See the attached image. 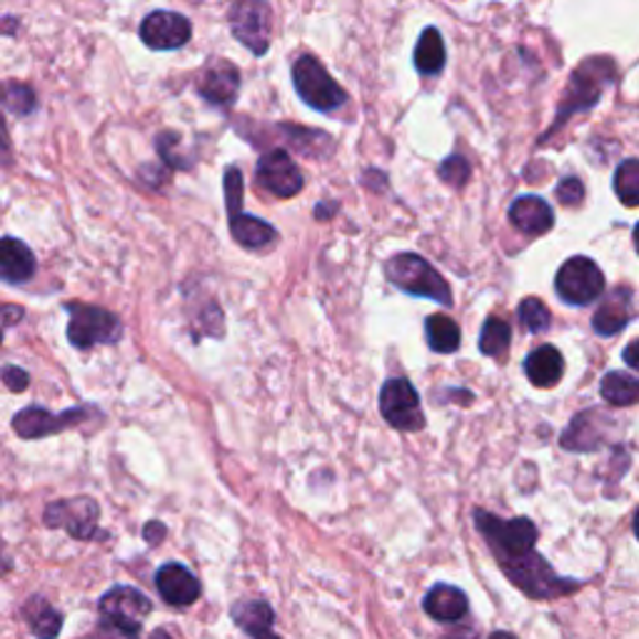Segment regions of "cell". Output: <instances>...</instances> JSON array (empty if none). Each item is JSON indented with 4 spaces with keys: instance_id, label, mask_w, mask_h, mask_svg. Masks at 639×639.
<instances>
[{
    "instance_id": "cell-44",
    "label": "cell",
    "mask_w": 639,
    "mask_h": 639,
    "mask_svg": "<svg viewBox=\"0 0 639 639\" xmlns=\"http://www.w3.org/2000/svg\"><path fill=\"white\" fill-rule=\"evenodd\" d=\"M635 247H637V253H639V223L635 227Z\"/></svg>"
},
{
    "instance_id": "cell-36",
    "label": "cell",
    "mask_w": 639,
    "mask_h": 639,
    "mask_svg": "<svg viewBox=\"0 0 639 639\" xmlns=\"http://www.w3.org/2000/svg\"><path fill=\"white\" fill-rule=\"evenodd\" d=\"M3 383H6L8 390H13V393H23V390L28 387V383H31V377H28L25 370L15 368V365H8L3 370Z\"/></svg>"
},
{
    "instance_id": "cell-15",
    "label": "cell",
    "mask_w": 639,
    "mask_h": 639,
    "mask_svg": "<svg viewBox=\"0 0 639 639\" xmlns=\"http://www.w3.org/2000/svg\"><path fill=\"white\" fill-rule=\"evenodd\" d=\"M156 587L160 597L173 607H190L203 593L193 572L185 565H178V562H168L156 572Z\"/></svg>"
},
{
    "instance_id": "cell-7",
    "label": "cell",
    "mask_w": 639,
    "mask_h": 639,
    "mask_svg": "<svg viewBox=\"0 0 639 639\" xmlns=\"http://www.w3.org/2000/svg\"><path fill=\"white\" fill-rule=\"evenodd\" d=\"M555 290L567 305L585 308V305L595 302L605 292V275L589 257H569L557 273Z\"/></svg>"
},
{
    "instance_id": "cell-40",
    "label": "cell",
    "mask_w": 639,
    "mask_h": 639,
    "mask_svg": "<svg viewBox=\"0 0 639 639\" xmlns=\"http://www.w3.org/2000/svg\"><path fill=\"white\" fill-rule=\"evenodd\" d=\"M13 318H23V308H13V305H8V308H6V326H11Z\"/></svg>"
},
{
    "instance_id": "cell-34",
    "label": "cell",
    "mask_w": 639,
    "mask_h": 639,
    "mask_svg": "<svg viewBox=\"0 0 639 639\" xmlns=\"http://www.w3.org/2000/svg\"><path fill=\"white\" fill-rule=\"evenodd\" d=\"M440 178L445 180L447 185H452V188H462L467 183V178H470V163L462 156H450L445 160V163L440 166Z\"/></svg>"
},
{
    "instance_id": "cell-29",
    "label": "cell",
    "mask_w": 639,
    "mask_h": 639,
    "mask_svg": "<svg viewBox=\"0 0 639 639\" xmlns=\"http://www.w3.org/2000/svg\"><path fill=\"white\" fill-rule=\"evenodd\" d=\"M512 342V330L502 318H490L482 326L480 336V352L488 358H502L504 352L510 350Z\"/></svg>"
},
{
    "instance_id": "cell-28",
    "label": "cell",
    "mask_w": 639,
    "mask_h": 639,
    "mask_svg": "<svg viewBox=\"0 0 639 639\" xmlns=\"http://www.w3.org/2000/svg\"><path fill=\"white\" fill-rule=\"evenodd\" d=\"M425 338L427 345H430L435 352H443V355H450L457 348H460V328L452 318L447 315H433L425 322Z\"/></svg>"
},
{
    "instance_id": "cell-45",
    "label": "cell",
    "mask_w": 639,
    "mask_h": 639,
    "mask_svg": "<svg viewBox=\"0 0 639 639\" xmlns=\"http://www.w3.org/2000/svg\"><path fill=\"white\" fill-rule=\"evenodd\" d=\"M257 639H283V637H278L275 632H268V635H263V637H257Z\"/></svg>"
},
{
    "instance_id": "cell-20",
    "label": "cell",
    "mask_w": 639,
    "mask_h": 639,
    "mask_svg": "<svg viewBox=\"0 0 639 639\" xmlns=\"http://www.w3.org/2000/svg\"><path fill=\"white\" fill-rule=\"evenodd\" d=\"M510 223L528 235H542L555 225V213L537 195H522L510 205Z\"/></svg>"
},
{
    "instance_id": "cell-2",
    "label": "cell",
    "mask_w": 639,
    "mask_h": 639,
    "mask_svg": "<svg viewBox=\"0 0 639 639\" xmlns=\"http://www.w3.org/2000/svg\"><path fill=\"white\" fill-rule=\"evenodd\" d=\"M500 567L512 585L520 587L522 593L532 599H555V597L575 593V589L579 587V582H572L567 577L555 575V569H552L545 562V557L537 555L535 550L522 557L502 562Z\"/></svg>"
},
{
    "instance_id": "cell-43",
    "label": "cell",
    "mask_w": 639,
    "mask_h": 639,
    "mask_svg": "<svg viewBox=\"0 0 639 639\" xmlns=\"http://www.w3.org/2000/svg\"><path fill=\"white\" fill-rule=\"evenodd\" d=\"M635 535H637V540H639V510H637V514H635Z\"/></svg>"
},
{
    "instance_id": "cell-18",
    "label": "cell",
    "mask_w": 639,
    "mask_h": 639,
    "mask_svg": "<svg viewBox=\"0 0 639 639\" xmlns=\"http://www.w3.org/2000/svg\"><path fill=\"white\" fill-rule=\"evenodd\" d=\"M423 607H425V613L435 619V622H443V625L462 622L467 613H470V603H467V595L462 593V589L445 585V582L435 585L430 593L425 595Z\"/></svg>"
},
{
    "instance_id": "cell-1",
    "label": "cell",
    "mask_w": 639,
    "mask_h": 639,
    "mask_svg": "<svg viewBox=\"0 0 639 639\" xmlns=\"http://www.w3.org/2000/svg\"><path fill=\"white\" fill-rule=\"evenodd\" d=\"M475 528L480 530V535L490 545L498 565H502V562H508V560L528 555V552L535 550L537 528H535V522L528 518L502 520L488 510H475Z\"/></svg>"
},
{
    "instance_id": "cell-19",
    "label": "cell",
    "mask_w": 639,
    "mask_h": 639,
    "mask_svg": "<svg viewBox=\"0 0 639 639\" xmlns=\"http://www.w3.org/2000/svg\"><path fill=\"white\" fill-rule=\"evenodd\" d=\"M629 315H632V290L615 288L597 308L593 318V328L597 336H603V338L617 336V332L625 330V326L629 322Z\"/></svg>"
},
{
    "instance_id": "cell-10",
    "label": "cell",
    "mask_w": 639,
    "mask_h": 639,
    "mask_svg": "<svg viewBox=\"0 0 639 639\" xmlns=\"http://www.w3.org/2000/svg\"><path fill=\"white\" fill-rule=\"evenodd\" d=\"M98 609L103 625H113L140 635L142 622H146V617L152 613V603L140 589L118 585L100 597Z\"/></svg>"
},
{
    "instance_id": "cell-31",
    "label": "cell",
    "mask_w": 639,
    "mask_h": 639,
    "mask_svg": "<svg viewBox=\"0 0 639 639\" xmlns=\"http://www.w3.org/2000/svg\"><path fill=\"white\" fill-rule=\"evenodd\" d=\"M518 318L524 330L530 332H545L552 322V315L545 308V302L537 298H524L518 308Z\"/></svg>"
},
{
    "instance_id": "cell-30",
    "label": "cell",
    "mask_w": 639,
    "mask_h": 639,
    "mask_svg": "<svg viewBox=\"0 0 639 639\" xmlns=\"http://www.w3.org/2000/svg\"><path fill=\"white\" fill-rule=\"evenodd\" d=\"M615 193L622 205L639 207V160H625L617 168Z\"/></svg>"
},
{
    "instance_id": "cell-11",
    "label": "cell",
    "mask_w": 639,
    "mask_h": 639,
    "mask_svg": "<svg viewBox=\"0 0 639 639\" xmlns=\"http://www.w3.org/2000/svg\"><path fill=\"white\" fill-rule=\"evenodd\" d=\"M613 68H615L613 61H607V58H595L585 65H579L569 81L567 100L562 103V108H560L562 113L557 123L572 116V113L593 108V105L599 100V95H603L605 85L613 81V75H615Z\"/></svg>"
},
{
    "instance_id": "cell-9",
    "label": "cell",
    "mask_w": 639,
    "mask_h": 639,
    "mask_svg": "<svg viewBox=\"0 0 639 639\" xmlns=\"http://www.w3.org/2000/svg\"><path fill=\"white\" fill-rule=\"evenodd\" d=\"M270 25L273 11L265 0H233L231 6V28L233 35L247 51L265 55L270 47Z\"/></svg>"
},
{
    "instance_id": "cell-23",
    "label": "cell",
    "mask_w": 639,
    "mask_h": 639,
    "mask_svg": "<svg viewBox=\"0 0 639 639\" xmlns=\"http://www.w3.org/2000/svg\"><path fill=\"white\" fill-rule=\"evenodd\" d=\"M231 615L235 619V625L253 639L273 632L275 613L265 599H241V603L233 605Z\"/></svg>"
},
{
    "instance_id": "cell-8",
    "label": "cell",
    "mask_w": 639,
    "mask_h": 639,
    "mask_svg": "<svg viewBox=\"0 0 639 639\" xmlns=\"http://www.w3.org/2000/svg\"><path fill=\"white\" fill-rule=\"evenodd\" d=\"M380 413L387 419V425L400 433H417L425 427L419 395L405 377L387 380L380 390Z\"/></svg>"
},
{
    "instance_id": "cell-39",
    "label": "cell",
    "mask_w": 639,
    "mask_h": 639,
    "mask_svg": "<svg viewBox=\"0 0 639 639\" xmlns=\"http://www.w3.org/2000/svg\"><path fill=\"white\" fill-rule=\"evenodd\" d=\"M622 358H625V362H627L629 368H632V370H639V340L629 342V345H627L625 352H622Z\"/></svg>"
},
{
    "instance_id": "cell-4",
    "label": "cell",
    "mask_w": 639,
    "mask_h": 639,
    "mask_svg": "<svg viewBox=\"0 0 639 639\" xmlns=\"http://www.w3.org/2000/svg\"><path fill=\"white\" fill-rule=\"evenodd\" d=\"M292 83L300 98L315 110L330 113L345 105L348 95L340 85L332 81V75L322 68L312 55H302V58L292 65Z\"/></svg>"
},
{
    "instance_id": "cell-3",
    "label": "cell",
    "mask_w": 639,
    "mask_h": 639,
    "mask_svg": "<svg viewBox=\"0 0 639 639\" xmlns=\"http://www.w3.org/2000/svg\"><path fill=\"white\" fill-rule=\"evenodd\" d=\"M387 280L397 285L400 290H405L409 295H417V298H427L450 308L452 305V292L450 285L445 283V278L437 273L425 257H419L415 253H400L393 260L387 263Z\"/></svg>"
},
{
    "instance_id": "cell-6",
    "label": "cell",
    "mask_w": 639,
    "mask_h": 639,
    "mask_svg": "<svg viewBox=\"0 0 639 639\" xmlns=\"http://www.w3.org/2000/svg\"><path fill=\"white\" fill-rule=\"evenodd\" d=\"M123 336L116 315L95 305H71L68 340L73 348L88 350L93 345H113Z\"/></svg>"
},
{
    "instance_id": "cell-42",
    "label": "cell",
    "mask_w": 639,
    "mask_h": 639,
    "mask_svg": "<svg viewBox=\"0 0 639 639\" xmlns=\"http://www.w3.org/2000/svg\"><path fill=\"white\" fill-rule=\"evenodd\" d=\"M490 639H518V637L510 635V632H494Z\"/></svg>"
},
{
    "instance_id": "cell-14",
    "label": "cell",
    "mask_w": 639,
    "mask_h": 639,
    "mask_svg": "<svg viewBox=\"0 0 639 639\" xmlns=\"http://www.w3.org/2000/svg\"><path fill=\"white\" fill-rule=\"evenodd\" d=\"M190 35L193 25L185 15L173 11H156L140 23V38L150 51H178L190 41Z\"/></svg>"
},
{
    "instance_id": "cell-37",
    "label": "cell",
    "mask_w": 639,
    "mask_h": 639,
    "mask_svg": "<svg viewBox=\"0 0 639 639\" xmlns=\"http://www.w3.org/2000/svg\"><path fill=\"white\" fill-rule=\"evenodd\" d=\"M166 524L160 522V520H150L148 524H146V530H142V535H146V540H148V545H158V542H163V537H166Z\"/></svg>"
},
{
    "instance_id": "cell-13",
    "label": "cell",
    "mask_w": 639,
    "mask_h": 639,
    "mask_svg": "<svg viewBox=\"0 0 639 639\" xmlns=\"http://www.w3.org/2000/svg\"><path fill=\"white\" fill-rule=\"evenodd\" d=\"M90 409L93 407H71L65 409V413L55 415L45 407H25L13 417V430L15 435H21L23 440H38V437H47L68 430L73 425H81Z\"/></svg>"
},
{
    "instance_id": "cell-21",
    "label": "cell",
    "mask_w": 639,
    "mask_h": 639,
    "mask_svg": "<svg viewBox=\"0 0 639 639\" xmlns=\"http://www.w3.org/2000/svg\"><path fill=\"white\" fill-rule=\"evenodd\" d=\"M0 275L6 283H28L35 275V255L25 243L15 237H3L0 243Z\"/></svg>"
},
{
    "instance_id": "cell-24",
    "label": "cell",
    "mask_w": 639,
    "mask_h": 639,
    "mask_svg": "<svg viewBox=\"0 0 639 639\" xmlns=\"http://www.w3.org/2000/svg\"><path fill=\"white\" fill-rule=\"evenodd\" d=\"M28 629L38 639H55L63 627V615L43 597H31L23 607Z\"/></svg>"
},
{
    "instance_id": "cell-22",
    "label": "cell",
    "mask_w": 639,
    "mask_h": 639,
    "mask_svg": "<svg viewBox=\"0 0 639 639\" xmlns=\"http://www.w3.org/2000/svg\"><path fill=\"white\" fill-rule=\"evenodd\" d=\"M524 372L535 387H555L565 375V358L557 348L542 345L524 360Z\"/></svg>"
},
{
    "instance_id": "cell-35",
    "label": "cell",
    "mask_w": 639,
    "mask_h": 639,
    "mask_svg": "<svg viewBox=\"0 0 639 639\" xmlns=\"http://www.w3.org/2000/svg\"><path fill=\"white\" fill-rule=\"evenodd\" d=\"M557 200L567 207H577L585 200V185L577 178H565L557 185Z\"/></svg>"
},
{
    "instance_id": "cell-16",
    "label": "cell",
    "mask_w": 639,
    "mask_h": 639,
    "mask_svg": "<svg viewBox=\"0 0 639 639\" xmlns=\"http://www.w3.org/2000/svg\"><path fill=\"white\" fill-rule=\"evenodd\" d=\"M609 419L597 409H589V413H582L575 419H572L569 427L562 433V447L572 452H593L597 447H603L607 435L605 427L609 425Z\"/></svg>"
},
{
    "instance_id": "cell-33",
    "label": "cell",
    "mask_w": 639,
    "mask_h": 639,
    "mask_svg": "<svg viewBox=\"0 0 639 639\" xmlns=\"http://www.w3.org/2000/svg\"><path fill=\"white\" fill-rule=\"evenodd\" d=\"M225 205L231 217L243 213V175L235 166L227 168L225 173Z\"/></svg>"
},
{
    "instance_id": "cell-25",
    "label": "cell",
    "mask_w": 639,
    "mask_h": 639,
    "mask_svg": "<svg viewBox=\"0 0 639 639\" xmlns=\"http://www.w3.org/2000/svg\"><path fill=\"white\" fill-rule=\"evenodd\" d=\"M445 41L437 28H425L415 45V68L423 75H437L445 68Z\"/></svg>"
},
{
    "instance_id": "cell-32",
    "label": "cell",
    "mask_w": 639,
    "mask_h": 639,
    "mask_svg": "<svg viewBox=\"0 0 639 639\" xmlns=\"http://www.w3.org/2000/svg\"><path fill=\"white\" fill-rule=\"evenodd\" d=\"M6 105L15 116H28L35 108V95L28 85L8 83L6 85Z\"/></svg>"
},
{
    "instance_id": "cell-27",
    "label": "cell",
    "mask_w": 639,
    "mask_h": 639,
    "mask_svg": "<svg viewBox=\"0 0 639 639\" xmlns=\"http://www.w3.org/2000/svg\"><path fill=\"white\" fill-rule=\"evenodd\" d=\"M599 393L615 407H629L639 403V380L627 375V372H607L599 385Z\"/></svg>"
},
{
    "instance_id": "cell-38",
    "label": "cell",
    "mask_w": 639,
    "mask_h": 639,
    "mask_svg": "<svg viewBox=\"0 0 639 639\" xmlns=\"http://www.w3.org/2000/svg\"><path fill=\"white\" fill-rule=\"evenodd\" d=\"M100 637L103 639H138V632H128V629H120V627L100 622Z\"/></svg>"
},
{
    "instance_id": "cell-41",
    "label": "cell",
    "mask_w": 639,
    "mask_h": 639,
    "mask_svg": "<svg viewBox=\"0 0 639 639\" xmlns=\"http://www.w3.org/2000/svg\"><path fill=\"white\" fill-rule=\"evenodd\" d=\"M150 639H173V637H170V635L166 632V629H156V632L150 635Z\"/></svg>"
},
{
    "instance_id": "cell-12",
    "label": "cell",
    "mask_w": 639,
    "mask_h": 639,
    "mask_svg": "<svg viewBox=\"0 0 639 639\" xmlns=\"http://www.w3.org/2000/svg\"><path fill=\"white\" fill-rule=\"evenodd\" d=\"M257 185H263L275 198H295L305 185V178L295 160L285 150H270L257 160Z\"/></svg>"
},
{
    "instance_id": "cell-17",
    "label": "cell",
    "mask_w": 639,
    "mask_h": 639,
    "mask_svg": "<svg viewBox=\"0 0 639 639\" xmlns=\"http://www.w3.org/2000/svg\"><path fill=\"white\" fill-rule=\"evenodd\" d=\"M200 95L213 105H231L235 100L237 90H241V73L233 63L217 61L207 65L203 78L198 83Z\"/></svg>"
},
{
    "instance_id": "cell-5",
    "label": "cell",
    "mask_w": 639,
    "mask_h": 639,
    "mask_svg": "<svg viewBox=\"0 0 639 639\" xmlns=\"http://www.w3.org/2000/svg\"><path fill=\"white\" fill-rule=\"evenodd\" d=\"M100 508L93 498H68V500H55L45 508L43 520L47 528L65 530L71 537L90 542L105 537V532L98 528Z\"/></svg>"
},
{
    "instance_id": "cell-26",
    "label": "cell",
    "mask_w": 639,
    "mask_h": 639,
    "mask_svg": "<svg viewBox=\"0 0 639 639\" xmlns=\"http://www.w3.org/2000/svg\"><path fill=\"white\" fill-rule=\"evenodd\" d=\"M231 231L235 241L243 247H251V251H260V247L275 241V227L270 223L245 213H237L231 217Z\"/></svg>"
}]
</instances>
